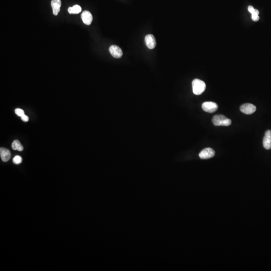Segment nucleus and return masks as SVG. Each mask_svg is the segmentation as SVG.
<instances>
[{"label": "nucleus", "mask_w": 271, "mask_h": 271, "mask_svg": "<svg viewBox=\"0 0 271 271\" xmlns=\"http://www.w3.org/2000/svg\"><path fill=\"white\" fill-rule=\"evenodd\" d=\"M0 156L3 161L7 162L11 158V153L9 150L7 149L6 148H1Z\"/></svg>", "instance_id": "9b49d317"}, {"label": "nucleus", "mask_w": 271, "mask_h": 271, "mask_svg": "<svg viewBox=\"0 0 271 271\" xmlns=\"http://www.w3.org/2000/svg\"><path fill=\"white\" fill-rule=\"evenodd\" d=\"M248 10L251 14H253V13L254 12L255 9L254 8L253 6H249L248 7Z\"/></svg>", "instance_id": "a211bd4d"}, {"label": "nucleus", "mask_w": 271, "mask_h": 271, "mask_svg": "<svg viewBox=\"0 0 271 271\" xmlns=\"http://www.w3.org/2000/svg\"><path fill=\"white\" fill-rule=\"evenodd\" d=\"M259 11L258 10L255 9L254 12L252 14V19L254 21H258L259 20Z\"/></svg>", "instance_id": "4468645a"}, {"label": "nucleus", "mask_w": 271, "mask_h": 271, "mask_svg": "<svg viewBox=\"0 0 271 271\" xmlns=\"http://www.w3.org/2000/svg\"><path fill=\"white\" fill-rule=\"evenodd\" d=\"M215 151L212 148H207L202 150L199 154V156L202 159H208L214 157Z\"/></svg>", "instance_id": "20e7f679"}, {"label": "nucleus", "mask_w": 271, "mask_h": 271, "mask_svg": "<svg viewBox=\"0 0 271 271\" xmlns=\"http://www.w3.org/2000/svg\"><path fill=\"white\" fill-rule=\"evenodd\" d=\"M15 114L17 115V116L21 117L22 116H23V115H25L24 111L23 109H15Z\"/></svg>", "instance_id": "dca6fc26"}, {"label": "nucleus", "mask_w": 271, "mask_h": 271, "mask_svg": "<svg viewBox=\"0 0 271 271\" xmlns=\"http://www.w3.org/2000/svg\"><path fill=\"white\" fill-rule=\"evenodd\" d=\"M51 7L52 8L53 13L55 16L58 14L61 5V0H52L51 3Z\"/></svg>", "instance_id": "9d476101"}, {"label": "nucleus", "mask_w": 271, "mask_h": 271, "mask_svg": "<svg viewBox=\"0 0 271 271\" xmlns=\"http://www.w3.org/2000/svg\"><path fill=\"white\" fill-rule=\"evenodd\" d=\"M109 52L113 57L116 58H120L123 56V51L117 45H112L109 48Z\"/></svg>", "instance_id": "423d86ee"}, {"label": "nucleus", "mask_w": 271, "mask_h": 271, "mask_svg": "<svg viewBox=\"0 0 271 271\" xmlns=\"http://www.w3.org/2000/svg\"><path fill=\"white\" fill-rule=\"evenodd\" d=\"M264 147L267 150L271 148V131L268 130L265 133L263 139Z\"/></svg>", "instance_id": "6e6552de"}, {"label": "nucleus", "mask_w": 271, "mask_h": 271, "mask_svg": "<svg viewBox=\"0 0 271 271\" xmlns=\"http://www.w3.org/2000/svg\"><path fill=\"white\" fill-rule=\"evenodd\" d=\"M21 120L23 121V122H28V121H29V118H28V116H27L26 115H24L23 116H22Z\"/></svg>", "instance_id": "f3484780"}, {"label": "nucleus", "mask_w": 271, "mask_h": 271, "mask_svg": "<svg viewBox=\"0 0 271 271\" xmlns=\"http://www.w3.org/2000/svg\"><path fill=\"white\" fill-rule=\"evenodd\" d=\"M81 17L82 21L85 25H90L91 24L93 21V16L89 11H83Z\"/></svg>", "instance_id": "1a4fd4ad"}, {"label": "nucleus", "mask_w": 271, "mask_h": 271, "mask_svg": "<svg viewBox=\"0 0 271 271\" xmlns=\"http://www.w3.org/2000/svg\"><path fill=\"white\" fill-rule=\"evenodd\" d=\"M82 8L78 5H74L72 7H70L68 9V12L70 14H79L81 12Z\"/></svg>", "instance_id": "f8f14e48"}, {"label": "nucleus", "mask_w": 271, "mask_h": 271, "mask_svg": "<svg viewBox=\"0 0 271 271\" xmlns=\"http://www.w3.org/2000/svg\"><path fill=\"white\" fill-rule=\"evenodd\" d=\"M13 162L15 164H19L22 162V158L20 156H16L13 159Z\"/></svg>", "instance_id": "2eb2a0df"}, {"label": "nucleus", "mask_w": 271, "mask_h": 271, "mask_svg": "<svg viewBox=\"0 0 271 271\" xmlns=\"http://www.w3.org/2000/svg\"><path fill=\"white\" fill-rule=\"evenodd\" d=\"M240 111L246 115H251L256 111V106L251 103H245L240 107Z\"/></svg>", "instance_id": "39448f33"}, {"label": "nucleus", "mask_w": 271, "mask_h": 271, "mask_svg": "<svg viewBox=\"0 0 271 271\" xmlns=\"http://www.w3.org/2000/svg\"><path fill=\"white\" fill-rule=\"evenodd\" d=\"M202 108L204 112L213 113L217 111L218 106L214 102H204L202 105Z\"/></svg>", "instance_id": "7ed1b4c3"}, {"label": "nucleus", "mask_w": 271, "mask_h": 271, "mask_svg": "<svg viewBox=\"0 0 271 271\" xmlns=\"http://www.w3.org/2000/svg\"><path fill=\"white\" fill-rule=\"evenodd\" d=\"M145 42L147 47L150 49H154L156 45L155 38L152 34H149L146 36Z\"/></svg>", "instance_id": "0eeeda50"}, {"label": "nucleus", "mask_w": 271, "mask_h": 271, "mask_svg": "<svg viewBox=\"0 0 271 271\" xmlns=\"http://www.w3.org/2000/svg\"><path fill=\"white\" fill-rule=\"evenodd\" d=\"M12 148L14 150L22 151L23 150V147L18 140H15L12 144Z\"/></svg>", "instance_id": "ddd939ff"}, {"label": "nucleus", "mask_w": 271, "mask_h": 271, "mask_svg": "<svg viewBox=\"0 0 271 271\" xmlns=\"http://www.w3.org/2000/svg\"><path fill=\"white\" fill-rule=\"evenodd\" d=\"M193 92L196 95H200L205 91L206 85L205 82L199 79H195L192 82Z\"/></svg>", "instance_id": "f03ea898"}, {"label": "nucleus", "mask_w": 271, "mask_h": 271, "mask_svg": "<svg viewBox=\"0 0 271 271\" xmlns=\"http://www.w3.org/2000/svg\"><path fill=\"white\" fill-rule=\"evenodd\" d=\"M213 125L216 126H229L231 125V121L223 115H216L212 119Z\"/></svg>", "instance_id": "f257e3e1"}]
</instances>
